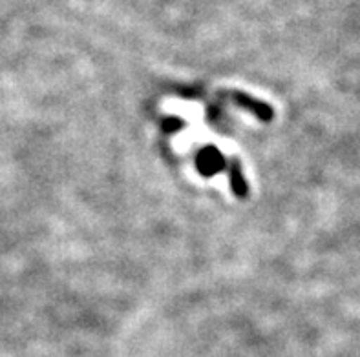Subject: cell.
I'll return each mask as SVG.
<instances>
[{"mask_svg": "<svg viewBox=\"0 0 360 357\" xmlns=\"http://www.w3.org/2000/svg\"><path fill=\"white\" fill-rule=\"evenodd\" d=\"M229 97H231V100H234L238 106L249 109L251 114H255L256 117L262 119V121L269 122L271 119L274 117L273 109H271L269 106L265 105V102H262V100L255 99V97L247 95V93H242V91H233Z\"/></svg>", "mask_w": 360, "mask_h": 357, "instance_id": "6da1fadb", "label": "cell"}, {"mask_svg": "<svg viewBox=\"0 0 360 357\" xmlns=\"http://www.w3.org/2000/svg\"><path fill=\"white\" fill-rule=\"evenodd\" d=\"M225 159L221 157L218 149L214 146H207L205 149H201L198 155V168L203 175H214L216 172L224 170Z\"/></svg>", "mask_w": 360, "mask_h": 357, "instance_id": "7a4b0ae2", "label": "cell"}, {"mask_svg": "<svg viewBox=\"0 0 360 357\" xmlns=\"http://www.w3.org/2000/svg\"><path fill=\"white\" fill-rule=\"evenodd\" d=\"M231 166H233V168H231V186H233L234 194H236L240 199H245L249 188H247V182L243 181V175H242V170H240V164L234 161Z\"/></svg>", "mask_w": 360, "mask_h": 357, "instance_id": "3957f363", "label": "cell"}, {"mask_svg": "<svg viewBox=\"0 0 360 357\" xmlns=\"http://www.w3.org/2000/svg\"><path fill=\"white\" fill-rule=\"evenodd\" d=\"M181 126H183L181 119H167V121H165V128H167V130H170V131L179 130Z\"/></svg>", "mask_w": 360, "mask_h": 357, "instance_id": "277c9868", "label": "cell"}]
</instances>
